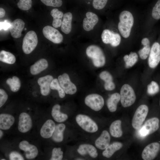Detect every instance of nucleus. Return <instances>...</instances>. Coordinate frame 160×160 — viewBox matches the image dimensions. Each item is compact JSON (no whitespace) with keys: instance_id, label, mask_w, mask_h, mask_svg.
I'll use <instances>...</instances> for the list:
<instances>
[{"instance_id":"obj_12","label":"nucleus","mask_w":160,"mask_h":160,"mask_svg":"<svg viewBox=\"0 0 160 160\" xmlns=\"http://www.w3.org/2000/svg\"><path fill=\"white\" fill-rule=\"evenodd\" d=\"M101 37L102 41L104 43L110 44L113 47L118 46L121 41V37L119 34L114 33L108 29L104 30Z\"/></svg>"},{"instance_id":"obj_17","label":"nucleus","mask_w":160,"mask_h":160,"mask_svg":"<svg viewBox=\"0 0 160 160\" xmlns=\"http://www.w3.org/2000/svg\"><path fill=\"white\" fill-rule=\"evenodd\" d=\"M25 25L23 21L20 19H17L11 23L9 28L10 32L12 36L15 38L20 37L21 33Z\"/></svg>"},{"instance_id":"obj_35","label":"nucleus","mask_w":160,"mask_h":160,"mask_svg":"<svg viewBox=\"0 0 160 160\" xmlns=\"http://www.w3.org/2000/svg\"><path fill=\"white\" fill-rule=\"evenodd\" d=\"M51 89L57 90L59 96L61 98H64L65 96V92L61 87L58 79L55 78L53 79L50 84Z\"/></svg>"},{"instance_id":"obj_21","label":"nucleus","mask_w":160,"mask_h":160,"mask_svg":"<svg viewBox=\"0 0 160 160\" xmlns=\"http://www.w3.org/2000/svg\"><path fill=\"white\" fill-rule=\"evenodd\" d=\"M78 152L81 155L87 154L93 158H96L98 156V153L96 148L93 145L87 144L80 145L77 149Z\"/></svg>"},{"instance_id":"obj_29","label":"nucleus","mask_w":160,"mask_h":160,"mask_svg":"<svg viewBox=\"0 0 160 160\" xmlns=\"http://www.w3.org/2000/svg\"><path fill=\"white\" fill-rule=\"evenodd\" d=\"M121 122L120 120H116L113 121L109 128L111 136L114 137H121L123 134L121 128Z\"/></svg>"},{"instance_id":"obj_5","label":"nucleus","mask_w":160,"mask_h":160,"mask_svg":"<svg viewBox=\"0 0 160 160\" xmlns=\"http://www.w3.org/2000/svg\"><path fill=\"white\" fill-rule=\"evenodd\" d=\"M38 43V39L36 33L33 31H28L24 37L22 48L25 54L31 53L35 48Z\"/></svg>"},{"instance_id":"obj_9","label":"nucleus","mask_w":160,"mask_h":160,"mask_svg":"<svg viewBox=\"0 0 160 160\" xmlns=\"http://www.w3.org/2000/svg\"><path fill=\"white\" fill-rule=\"evenodd\" d=\"M42 32L46 38L54 43H60L63 40V36L60 32L50 26L47 25L44 27Z\"/></svg>"},{"instance_id":"obj_32","label":"nucleus","mask_w":160,"mask_h":160,"mask_svg":"<svg viewBox=\"0 0 160 160\" xmlns=\"http://www.w3.org/2000/svg\"><path fill=\"white\" fill-rule=\"evenodd\" d=\"M0 60L8 64H12L15 62L16 58L11 52L2 50L0 52Z\"/></svg>"},{"instance_id":"obj_46","label":"nucleus","mask_w":160,"mask_h":160,"mask_svg":"<svg viewBox=\"0 0 160 160\" xmlns=\"http://www.w3.org/2000/svg\"><path fill=\"white\" fill-rule=\"evenodd\" d=\"M5 14V11L4 9L2 7L0 8V17L1 18L4 17Z\"/></svg>"},{"instance_id":"obj_23","label":"nucleus","mask_w":160,"mask_h":160,"mask_svg":"<svg viewBox=\"0 0 160 160\" xmlns=\"http://www.w3.org/2000/svg\"><path fill=\"white\" fill-rule=\"evenodd\" d=\"M48 66V63L46 60L44 58L41 59L31 66L30 73L33 75L38 74L47 69Z\"/></svg>"},{"instance_id":"obj_45","label":"nucleus","mask_w":160,"mask_h":160,"mask_svg":"<svg viewBox=\"0 0 160 160\" xmlns=\"http://www.w3.org/2000/svg\"><path fill=\"white\" fill-rule=\"evenodd\" d=\"M62 20L60 19H53L52 25L55 28H57L61 26Z\"/></svg>"},{"instance_id":"obj_22","label":"nucleus","mask_w":160,"mask_h":160,"mask_svg":"<svg viewBox=\"0 0 160 160\" xmlns=\"http://www.w3.org/2000/svg\"><path fill=\"white\" fill-rule=\"evenodd\" d=\"M99 76L105 82L104 87L106 90L112 91L115 89V85L113 81V77L109 72L103 71L100 74Z\"/></svg>"},{"instance_id":"obj_51","label":"nucleus","mask_w":160,"mask_h":160,"mask_svg":"<svg viewBox=\"0 0 160 160\" xmlns=\"http://www.w3.org/2000/svg\"></svg>"},{"instance_id":"obj_39","label":"nucleus","mask_w":160,"mask_h":160,"mask_svg":"<svg viewBox=\"0 0 160 160\" xmlns=\"http://www.w3.org/2000/svg\"><path fill=\"white\" fill-rule=\"evenodd\" d=\"M63 152L60 148H54L52 151L51 160H61L63 158Z\"/></svg>"},{"instance_id":"obj_20","label":"nucleus","mask_w":160,"mask_h":160,"mask_svg":"<svg viewBox=\"0 0 160 160\" xmlns=\"http://www.w3.org/2000/svg\"><path fill=\"white\" fill-rule=\"evenodd\" d=\"M110 140L111 137L109 133L107 130H104L95 141V145L98 149L104 150L109 145Z\"/></svg>"},{"instance_id":"obj_15","label":"nucleus","mask_w":160,"mask_h":160,"mask_svg":"<svg viewBox=\"0 0 160 160\" xmlns=\"http://www.w3.org/2000/svg\"><path fill=\"white\" fill-rule=\"evenodd\" d=\"M20 148L25 152L26 158L28 159L34 158L38 154V150L36 147L29 143L26 140L21 141L19 145Z\"/></svg>"},{"instance_id":"obj_28","label":"nucleus","mask_w":160,"mask_h":160,"mask_svg":"<svg viewBox=\"0 0 160 160\" xmlns=\"http://www.w3.org/2000/svg\"><path fill=\"white\" fill-rule=\"evenodd\" d=\"M122 146V144L120 142H113L109 144L105 149L102 153V155L105 157L109 158L115 152L120 149Z\"/></svg>"},{"instance_id":"obj_33","label":"nucleus","mask_w":160,"mask_h":160,"mask_svg":"<svg viewBox=\"0 0 160 160\" xmlns=\"http://www.w3.org/2000/svg\"><path fill=\"white\" fill-rule=\"evenodd\" d=\"M6 83L9 86L11 90L14 92L18 91L21 87L20 80L18 77L15 76H13L12 78H8L6 81Z\"/></svg>"},{"instance_id":"obj_38","label":"nucleus","mask_w":160,"mask_h":160,"mask_svg":"<svg viewBox=\"0 0 160 160\" xmlns=\"http://www.w3.org/2000/svg\"><path fill=\"white\" fill-rule=\"evenodd\" d=\"M151 16L155 20L160 19V0H158L153 8Z\"/></svg>"},{"instance_id":"obj_31","label":"nucleus","mask_w":160,"mask_h":160,"mask_svg":"<svg viewBox=\"0 0 160 160\" xmlns=\"http://www.w3.org/2000/svg\"><path fill=\"white\" fill-rule=\"evenodd\" d=\"M141 43L143 47L138 51V54L141 59L145 60L148 57L151 50L150 41L148 38H145L142 39Z\"/></svg>"},{"instance_id":"obj_7","label":"nucleus","mask_w":160,"mask_h":160,"mask_svg":"<svg viewBox=\"0 0 160 160\" xmlns=\"http://www.w3.org/2000/svg\"><path fill=\"white\" fill-rule=\"evenodd\" d=\"M159 119L156 117L148 120L139 130V135L144 137L156 132L159 128Z\"/></svg>"},{"instance_id":"obj_44","label":"nucleus","mask_w":160,"mask_h":160,"mask_svg":"<svg viewBox=\"0 0 160 160\" xmlns=\"http://www.w3.org/2000/svg\"><path fill=\"white\" fill-rule=\"evenodd\" d=\"M9 157L11 160H24L23 158L18 153L13 151L11 152L9 154Z\"/></svg>"},{"instance_id":"obj_34","label":"nucleus","mask_w":160,"mask_h":160,"mask_svg":"<svg viewBox=\"0 0 160 160\" xmlns=\"http://www.w3.org/2000/svg\"><path fill=\"white\" fill-rule=\"evenodd\" d=\"M138 56L135 52H132L129 55H125L124 60L125 64V67L128 68L133 66L137 61Z\"/></svg>"},{"instance_id":"obj_26","label":"nucleus","mask_w":160,"mask_h":160,"mask_svg":"<svg viewBox=\"0 0 160 160\" xmlns=\"http://www.w3.org/2000/svg\"><path fill=\"white\" fill-rule=\"evenodd\" d=\"M60 105L57 104L53 107L51 111V115L54 120L59 123L65 121L68 118L67 115L60 112Z\"/></svg>"},{"instance_id":"obj_8","label":"nucleus","mask_w":160,"mask_h":160,"mask_svg":"<svg viewBox=\"0 0 160 160\" xmlns=\"http://www.w3.org/2000/svg\"><path fill=\"white\" fill-rule=\"evenodd\" d=\"M84 102L87 106L96 111L100 110L104 103L103 97L97 94H90L87 96L85 98Z\"/></svg>"},{"instance_id":"obj_14","label":"nucleus","mask_w":160,"mask_h":160,"mask_svg":"<svg viewBox=\"0 0 160 160\" xmlns=\"http://www.w3.org/2000/svg\"><path fill=\"white\" fill-rule=\"evenodd\" d=\"M32 125V121L30 116L26 113H21L19 118L18 129L22 133L28 131Z\"/></svg>"},{"instance_id":"obj_19","label":"nucleus","mask_w":160,"mask_h":160,"mask_svg":"<svg viewBox=\"0 0 160 160\" xmlns=\"http://www.w3.org/2000/svg\"><path fill=\"white\" fill-rule=\"evenodd\" d=\"M55 122L51 119L47 120L42 126L40 132L41 136L45 138L52 137L55 128Z\"/></svg>"},{"instance_id":"obj_6","label":"nucleus","mask_w":160,"mask_h":160,"mask_svg":"<svg viewBox=\"0 0 160 160\" xmlns=\"http://www.w3.org/2000/svg\"><path fill=\"white\" fill-rule=\"evenodd\" d=\"M148 108L145 105H141L136 110L132 120V126L135 129H139L148 113Z\"/></svg>"},{"instance_id":"obj_24","label":"nucleus","mask_w":160,"mask_h":160,"mask_svg":"<svg viewBox=\"0 0 160 160\" xmlns=\"http://www.w3.org/2000/svg\"><path fill=\"white\" fill-rule=\"evenodd\" d=\"M15 118L12 115L5 113L0 115V128L2 130L9 129L14 124Z\"/></svg>"},{"instance_id":"obj_3","label":"nucleus","mask_w":160,"mask_h":160,"mask_svg":"<svg viewBox=\"0 0 160 160\" xmlns=\"http://www.w3.org/2000/svg\"><path fill=\"white\" fill-rule=\"evenodd\" d=\"M120 100L123 107L126 108L132 105L135 102L136 97L132 87L129 84H124L120 92Z\"/></svg>"},{"instance_id":"obj_48","label":"nucleus","mask_w":160,"mask_h":160,"mask_svg":"<svg viewBox=\"0 0 160 160\" xmlns=\"http://www.w3.org/2000/svg\"><path fill=\"white\" fill-rule=\"evenodd\" d=\"M25 30H26V28H25Z\"/></svg>"},{"instance_id":"obj_13","label":"nucleus","mask_w":160,"mask_h":160,"mask_svg":"<svg viewBox=\"0 0 160 160\" xmlns=\"http://www.w3.org/2000/svg\"><path fill=\"white\" fill-rule=\"evenodd\" d=\"M160 150V144L154 142L147 145L142 153V157L144 160H151L154 159Z\"/></svg>"},{"instance_id":"obj_10","label":"nucleus","mask_w":160,"mask_h":160,"mask_svg":"<svg viewBox=\"0 0 160 160\" xmlns=\"http://www.w3.org/2000/svg\"><path fill=\"white\" fill-rule=\"evenodd\" d=\"M160 62V44L158 42H154L151 49L148 58V63L149 67L155 68Z\"/></svg>"},{"instance_id":"obj_2","label":"nucleus","mask_w":160,"mask_h":160,"mask_svg":"<svg viewBox=\"0 0 160 160\" xmlns=\"http://www.w3.org/2000/svg\"><path fill=\"white\" fill-rule=\"evenodd\" d=\"M86 54L88 57L91 59L95 66L99 68L105 65V57L102 50L100 47L94 45H90L86 49Z\"/></svg>"},{"instance_id":"obj_42","label":"nucleus","mask_w":160,"mask_h":160,"mask_svg":"<svg viewBox=\"0 0 160 160\" xmlns=\"http://www.w3.org/2000/svg\"><path fill=\"white\" fill-rule=\"evenodd\" d=\"M8 95L3 89H0V107H1L7 100Z\"/></svg>"},{"instance_id":"obj_25","label":"nucleus","mask_w":160,"mask_h":160,"mask_svg":"<svg viewBox=\"0 0 160 160\" xmlns=\"http://www.w3.org/2000/svg\"><path fill=\"white\" fill-rule=\"evenodd\" d=\"M72 18V15L70 12L66 13L64 15L61 29L62 31L65 34H69L71 31Z\"/></svg>"},{"instance_id":"obj_11","label":"nucleus","mask_w":160,"mask_h":160,"mask_svg":"<svg viewBox=\"0 0 160 160\" xmlns=\"http://www.w3.org/2000/svg\"><path fill=\"white\" fill-rule=\"evenodd\" d=\"M58 79L60 85L66 94L73 95L77 91L75 85L71 82L69 75L66 73L59 76Z\"/></svg>"},{"instance_id":"obj_43","label":"nucleus","mask_w":160,"mask_h":160,"mask_svg":"<svg viewBox=\"0 0 160 160\" xmlns=\"http://www.w3.org/2000/svg\"><path fill=\"white\" fill-rule=\"evenodd\" d=\"M50 14L53 19H62L64 15L63 12L57 8L53 9L51 11Z\"/></svg>"},{"instance_id":"obj_41","label":"nucleus","mask_w":160,"mask_h":160,"mask_svg":"<svg viewBox=\"0 0 160 160\" xmlns=\"http://www.w3.org/2000/svg\"><path fill=\"white\" fill-rule=\"evenodd\" d=\"M108 0H93L92 2L93 7L97 9H101L106 5Z\"/></svg>"},{"instance_id":"obj_40","label":"nucleus","mask_w":160,"mask_h":160,"mask_svg":"<svg viewBox=\"0 0 160 160\" xmlns=\"http://www.w3.org/2000/svg\"><path fill=\"white\" fill-rule=\"evenodd\" d=\"M45 5L54 7H59L62 6V0H40Z\"/></svg>"},{"instance_id":"obj_30","label":"nucleus","mask_w":160,"mask_h":160,"mask_svg":"<svg viewBox=\"0 0 160 160\" xmlns=\"http://www.w3.org/2000/svg\"><path fill=\"white\" fill-rule=\"evenodd\" d=\"M65 125L63 123L59 124L56 126L52 136L53 141L56 142H60L63 140V132L65 129Z\"/></svg>"},{"instance_id":"obj_47","label":"nucleus","mask_w":160,"mask_h":160,"mask_svg":"<svg viewBox=\"0 0 160 160\" xmlns=\"http://www.w3.org/2000/svg\"><path fill=\"white\" fill-rule=\"evenodd\" d=\"M3 132H2V131L1 130H0V138H1L2 136L3 135Z\"/></svg>"},{"instance_id":"obj_50","label":"nucleus","mask_w":160,"mask_h":160,"mask_svg":"<svg viewBox=\"0 0 160 160\" xmlns=\"http://www.w3.org/2000/svg\"></svg>"},{"instance_id":"obj_4","label":"nucleus","mask_w":160,"mask_h":160,"mask_svg":"<svg viewBox=\"0 0 160 160\" xmlns=\"http://www.w3.org/2000/svg\"><path fill=\"white\" fill-rule=\"evenodd\" d=\"M76 120L78 125L84 130L89 133H94L98 130L97 124L88 116L82 114L77 115Z\"/></svg>"},{"instance_id":"obj_18","label":"nucleus","mask_w":160,"mask_h":160,"mask_svg":"<svg viewBox=\"0 0 160 160\" xmlns=\"http://www.w3.org/2000/svg\"><path fill=\"white\" fill-rule=\"evenodd\" d=\"M86 15V17L83 21V26L85 31H88L93 29L98 23L99 19L96 14L91 12H87Z\"/></svg>"},{"instance_id":"obj_49","label":"nucleus","mask_w":160,"mask_h":160,"mask_svg":"<svg viewBox=\"0 0 160 160\" xmlns=\"http://www.w3.org/2000/svg\"><path fill=\"white\" fill-rule=\"evenodd\" d=\"M1 160H5V159H1Z\"/></svg>"},{"instance_id":"obj_1","label":"nucleus","mask_w":160,"mask_h":160,"mask_svg":"<svg viewBox=\"0 0 160 160\" xmlns=\"http://www.w3.org/2000/svg\"><path fill=\"white\" fill-rule=\"evenodd\" d=\"M119 19V22L118 24L119 31L123 37L127 38L130 35L134 24L133 15L129 11L124 10L120 13Z\"/></svg>"},{"instance_id":"obj_37","label":"nucleus","mask_w":160,"mask_h":160,"mask_svg":"<svg viewBox=\"0 0 160 160\" xmlns=\"http://www.w3.org/2000/svg\"><path fill=\"white\" fill-rule=\"evenodd\" d=\"M32 5V0H19L17 3L18 8L25 11L29 10L31 8Z\"/></svg>"},{"instance_id":"obj_27","label":"nucleus","mask_w":160,"mask_h":160,"mask_svg":"<svg viewBox=\"0 0 160 160\" xmlns=\"http://www.w3.org/2000/svg\"><path fill=\"white\" fill-rule=\"evenodd\" d=\"M120 100V95L118 93H114L111 95L107 101V105L109 111L115 112L117 109V105Z\"/></svg>"},{"instance_id":"obj_16","label":"nucleus","mask_w":160,"mask_h":160,"mask_svg":"<svg viewBox=\"0 0 160 160\" xmlns=\"http://www.w3.org/2000/svg\"><path fill=\"white\" fill-rule=\"evenodd\" d=\"M53 79V76L48 75L39 78L37 83L40 87L41 94L43 96H47L50 91V84Z\"/></svg>"},{"instance_id":"obj_36","label":"nucleus","mask_w":160,"mask_h":160,"mask_svg":"<svg viewBox=\"0 0 160 160\" xmlns=\"http://www.w3.org/2000/svg\"><path fill=\"white\" fill-rule=\"evenodd\" d=\"M159 91V87L158 83L154 81H152L147 86V92L150 95H154Z\"/></svg>"}]
</instances>
